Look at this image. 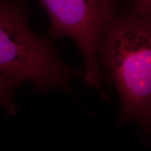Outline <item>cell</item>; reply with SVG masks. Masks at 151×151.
<instances>
[{
	"instance_id": "1",
	"label": "cell",
	"mask_w": 151,
	"mask_h": 151,
	"mask_svg": "<svg viewBox=\"0 0 151 151\" xmlns=\"http://www.w3.org/2000/svg\"><path fill=\"white\" fill-rule=\"evenodd\" d=\"M99 62L120 99L118 124L134 121L146 132L151 123V18L134 9L116 12L104 28Z\"/></svg>"
},
{
	"instance_id": "2",
	"label": "cell",
	"mask_w": 151,
	"mask_h": 151,
	"mask_svg": "<svg viewBox=\"0 0 151 151\" xmlns=\"http://www.w3.org/2000/svg\"><path fill=\"white\" fill-rule=\"evenodd\" d=\"M25 0H0V76L29 82L36 89L67 90L76 72L29 23Z\"/></svg>"
},
{
	"instance_id": "3",
	"label": "cell",
	"mask_w": 151,
	"mask_h": 151,
	"mask_svg": "<svg viewBox=\"0 0 151 151\" xmlns=\"http://www.w3.org/2000/svg\"><path fill=\"white\" fill-rule=\"evenodd\" d=\"M50 20L48 33L59 40L68 37L76 43L85 63L84 78L105 101H110L101 81L99 45L104 28L116 14V0H39Z\"/></svg>"
},
{
	"instance_id": "4",
	"label": "cell",
	"mask_w": 151,
	"mask_h": 151,
	"mask_svg": "<svg viewBox=\"0 0 151 151\" xmlns=\"http://www.w3.org/2000/svg\"><path fill=\"white\" fill-rule=\"evenodd\" d=\"M24 83L19 79L0 76V106H3L9 114L16 113L14 94L17 88Z\"/></svg>"
},
{
	"instance_id": "5",
	"label": "cell",
	"mask_w": 151,
	"mask_h": 151,
	"mask_svg": "<svg viewBox=\"0 0 151 151\" xmlns=\"http://www.w3.org/2000/svg\"><path fill=\"white\" fill-rule=\"evenodd\" d=\"M132 4V8L139 14L150 16L151 0H129Z\"/></svg>"
}]
</instances>
